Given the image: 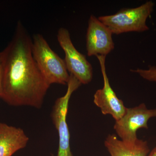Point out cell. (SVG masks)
<instances>
[{"label":"cell","instance_id":"6","mask_svg":"<svg viewBox=\"0 0 156 156\" xmlns=\"http://www.w3.org/2000/svg\"><path fill=\"white\" fill-rule=\"evenodd\" d=\"M156 118V108L148 109L144 103L138 106L127 108L121 119L116 121L114 129L122 140L133 141L137 138L136 131L140 128L148 129V121Z\"/></svg>","mask_w":156,"mask_h":156},{"label":"cell","instance_id":"5","mask_svg":"<svg viewBox=\"0 0 156 156\" xmlns=\"http://www.w3.org/2000/svg\"><path fill=\"white\" fill-rule=\"evenodd\" d=\"M57 40L65 53L64 61L69 74L74 76L82 84L91 82L93 76L92 65L86 56L78 51L74 46L67 29L58 30Z\"/></svg>","mask_w":156,"mask_h":156},{"label":"cell","instance_id":"12","mask_svg":"<svg viewBox=\"0 0 156 156\" xmlns=\"http://www.w3.org/2000/svg\"><path fill=\"white\" fill-rule=\"evenodd\" d=\"M147 156H156V147L151 151Z\"/></svg>","mask_w":156,"mask_h":156},{"label":"cell","instance_id":"3","mask_svg":"<svg viewBox=\"0 0 156 156\" xmlns=\"http://www.w3.org/2000/svg\"><path fill=\"white\" fill-rule=\"evenodd\" d=\"M154 7L153 2L148 1L137 8L122 9L114 14L100 16L98 19L113 34L142 32L149 29L146 20L153 11Z\"/></svg>","mask_w":156,"mask_h":156},{"label":"cell","instance_id":"2","mask_svg":"<svg viewBox=\"0 0 156 156\" xmlns=\"http://www.w3.org/2000/svg\"><path fill=\"white\" fill-rule=\"evenodd\" d=\"M32 53L39 69L48 83L67 85L70 74L64 59L52 50L41 34H35L33 37Z\"/></svg>","mask_w":156,"mask_h":156},{"label":"cell","instance_id":"1","mask_svg":"<svg viewBox=\"0 0 156 156\" xmlns=\"http://www.w3.org/2000/svg\"><path fill=\"white\" fill-rule=\"evenodd\" d=\"M2 94L9 105L41 107L50 88L32 53V39L21 21L2 52Z\"/></svg>","mask_w":156,"mask_h":156},{"label":"cell","instance_id":"4","mask_svg":"<svg viewBox=\"0 0 156 156\" xmlns=\"http://www.w3.org/2000/svg\"><path fill=\"white\" fill-rule=\"evenodd\" d=\"M81 85L82 83L74 76L70 74L66 93L56 99L52 108L51 119L58 135L57 156H73L70 146V133L66 116L71 96Z\"/></svg>","mask_w":156,"mask_h":156},{"label":"cell","instance_id":"8","mask_svg":"<svg viewBox=\"0 0 156 156\" xmlns=\"http://www.w3.org/2000/svg\"><path fill=\"white\" fill-rule=\"evenodd\" d=\"M112 33L94 15L88 21L86 35V48L88 56H106L114 50Z\"/></svg>","mask_w":156,"mask_h":156},{"label":"cell","instance_id":"7","mask_svg":"<svg viewBox=\"0 0 156 156\" xmlns=\"http://www.w3.org/2000/svg\"><path fill=\"white\" fill-rule=\"evenodd\" d=\"M96 57L103 76L104 86L102 89H98L94 94V103L100 108L103 115H111L116 121H118L125 114L127 108L122 101L118 98L111 87L105 67L106 56L98 55Z\"/></svg>","mask_w":156,"mask_h":156},{"label":"cell","instance_id":"13","mask_svg":"<svg viewBox=\"0 0 156 156\" xmlns=\"http://www.w3.org/2000/svg\"><path fill=\"white\" fill-rule=\"evenodd\" d=\"M2 71L1 66H0V96H1V94H2Z\"/></svg>","mask_w":156,"mask_h":156},{"label":"cell","instance_id":"9","mask_svg":"<svg viewBox=\"0 0 156 156\" xmlns=\"http://www.w3.org/2000/svg\"><path fill=\"white\" fill-rule=\"evenodd\" d=\"M29 140L21 128L0 123V156H12L25 148Z\"/></svg>","mask_w":156,"mask_h":156},{"label":"cell","instance_id":"11","mask_svg":"<svg viewBox=\"0 0 156 156\" xmlns=\"http://www.w3.org/2000/svg\"><path fill=\"white\" fill-rule=\"evenodd\" d=\"M131 72L138 73L143 79L151 82L156 83V67L150 66L148 69H137L136 70L131 69Z\"/></svg>","mask_w":156,"mask_h":156},{"label":"cell","instance_id":"14","mask_svg":"<svg viewBox=\"0 0 156 156\" xmlns=\"http://www.w3.org/2000/svg\"><path fill=\"white\" fill-rule=\"evenodd\" d=\"M2 52H0V66L2 64Z\"/></svg>","mask_w":156,"mask_h":156},{"label":"cell","instance_id":"10","mask_svg":"<svg viewBox=\"0 0 156 156\" xmlns=\"http://www.w3.org/2000/svg\"><path fill=\"white\" fill-rule=\"evenodd\" d=\"M104 144L111 156H147L150 152L147 141L138 138L126 141L118 139L115 134H109Z\"/></svg>","mask_w":156,"mask_h":156}]
</instances>
